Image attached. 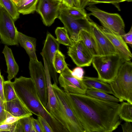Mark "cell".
Here are the masks:
<instances>
[{"label":"cell","instance_id":"obj_1","mask_svg":"<svg viewBox=\"0 0 132 132\" xmlns=\"http://www.w3.org/2000/svg\"><path fill=\"white\" fill-rule=\"evenodd\" d=\"M67 98L86 132H111L120 124L121 104L86 94L67 93Z\"/></svg>","mask_w":132,"mask_h":132},{"label":"cell","instance_id":"obj_2","mask_svg":"<svg viewBox=\"0 0 132 132\" xmlns=\"http://www.w3.org/2000/svg\"><path fill=\"white\" fill-rule=\"evenodd\" d=\"M16 95L23 104L32 114L43 117L54 132H68V130L57 120L42 104L32 80L21 76L13 82Z\"/></svg>","mask_w":132,"mask_h":132},{"label":"cell","instance_id":"obj_3","mask_svg":"<svg viewBox=\"0 0 132 132\" xmlns=\"http://www.w3.org/2000/svg\"><path fill=\"white\" fill-rule=\"evenodd\" d=\"M113 94L120 101L132 104V63L124 62L114 79L109 83Z\"/></svg>","mask_w":132,"mask_h":132},{"label":"cell","instance_id":"obj_4","mask_svg":"<svg viewBox=\"0 0 132 132\" xmlns=\"http://www.w3.org/2000/svg\"><path fill=\"white\" fill-rule=\"evenodd\" d=\"M125 61L116 54L93 56L92 64L97 73L98 78L109 84L114 79Z\"/></svg>","mask_w":132,"mask_h":132},{"label":"cell","instance_id":"obj_5","mask_svg":"<svg viewBox=\"0 0 132 132\" xmlns=\"http://www.w3.org/2000/svg\"><path fill=\"white\" fill-rule=\"evenodd\" d=\"M52 86L59 106L63 126L69 132H86L75 114L65 91L55 83L52 84Z\"/></svg>","mask_w":132,"mask_h":132},{"label":"cell","instance_id":"obj_6","mask_svg":"<svg viewBox=\"0 0 132 132\" xmlns=\"http://www.w3.org/2000/svg\"><path fill=\"white\" fill-rule=\"evenodd\" d=\"M86 9L100 22L103 27L121 36L125 33V24L121 16L118 13H109L98 9L95 5H89Z\"/></svg>","mask_w":132,"mask_h":132},{"label":"cell","instance_id":"obj_7","mask_svg":"<svg viewBox=\"0 0 132 132\" xmlns=\"http://www.w3.org/2000/svg\"><path fill=\"white\" fill-rule=\"evenodd\" d=\"M31 78L40 99L46 108L48 102L46 70L42 62L30 59L29 66Z\"/></svg>","mask_w":132,"mask_h":132},{"label":"cell","instance_id":"obj_8","mask_svg":"<svg viewBox=\"0 0 132 132\" xmlns=\"http://www.w3.org/2000/svg\"><path fill=\"white\" fill-rule=\"evenodd\" d=\"M18 31L11 16L2 6L0 13V38L7 45H18Z\"/></svg>","mask_w":132,"mask_h":132},{"label":"cell","instance_id":"obj_9","mask_svg":"<svg viewBox=\"0 0 132 132\" xmlns=\"http://www.w3.org/2000/svg\"><path fill=\"white\" fill-rule=\"evenodd\" d=\"M60 44L56 39L48 32L42 52V56L45 67L46 68L55 83L57 85L58 81L57 73L53 65V61L56 52L59 50Z\"/></svg>","mask_w":132,"mask_h":132},{"label":"cell","instance_id":"obj_10","mask_svg":"<svg viewBox=\"0 0 132 132\" xmlns=\"http://www.w3.org/2000/svg\"><path fill=\"white\" fill-rule=\"evenodd\" d=\"M58 18L63 24L70 38L73 42L79 40V34L81 30L90 31V26L88 15L86 18L76 19L60 11Z\"/></svg>","mask_w":132,"mask_h":132},{"label":"cell","instance_id":"obj_11","mask_svg":"<svg viewBox=\"0 0 132 132\" xmlns=\"http://www.w3.org/2000/svg\"><path fill=\"white\" fill-rule=\"evenodd\" d=\"M62 3L58 0H39L36 11L41 16L44 24L50 26L58 18Z\"/></svg>","mask_w":132,"mask_h":132},{"label":"cell","instance_id":"obj_12","mask_svg":"<svg viewBox=\"0 0 132 132\" xmlns=\"http://www.w3.org/2000/svg\"><path fill=\"white\" fill-rule=\"evenodd\" d=\"M67 53L77 67H88L92 63L93 56L81 40L73 42L68 47Z\"/></svg>","mask_w":132,"mask_h":132},{"label":"cell","instance_id":"obj_13","mask_svg":"<svg viewBox=\"0 0 132 132\" xmlns=\"http://www.w3.org/2000/svg\"><path fill=\"white\" fill-rule=\"evenodd\" d=\"M72 71L67 66L60 74L58 81L60 86L67 93L85 94L87 89L86 86L82 81L72 75Z\"/></svg>","mask_w":132,"mask_h":132},{"label":"cell","instance_id":"obj_14","mask_svg":"<svg viewBox=\"0 0 132 132\" xmlns=\"http://www.w3.org/2000/svg\"><path fill=\"white\" fill-rule=\"evenodd\" d=\"M90 26V32L96 42L99 55L117 54L113 46L102 31L100 26L94 22L87 14Z\"/></svg>","mask_w":132,"mask_h":132},{"label":"cell","instance_id":"obj_15","mask_svg":"<svg viewBox=\"0 0 132 132\" xmlns=\"http://www.w3.org/2000/svg\"><path fill=\"white\" fill-rule=\"evenodd\" d=\"M104 34L108 38L115 49L117 54L125 61H131L132 54L127 44L121 35L100 26Z\"/></svg>","mask_w":132,"mask_h":132},{"label":"cell","instance_id":"obj_16","mask_svg":"<svg viewBox=\"0 0 132 132\" xmlns=\"http://www.w3.org/2000/svg\"><path fill=\"white\" fill-rule=\"evenodd\" d=\"M45 69L46 75L48 97V102L46 108L55 119H57L60 114L59 106L53 89L51 77L47 69Z\"/></svg>","mask_w":132,"mask_h":132},{"label":"cell","instance_id":"obj_17","mask_svg":"<svg viewBox=\"0 0 132 132\" xmlns=\"http://www.w3.org/2000/svg\"><path fill=\"white\" fill-rule=\"evenodd\" d=\"M4 104L5 110L14 116L23 117L32 115L17 97L12 101H5Z\"/></svg>","mask_w":132,"mask_h":132},{"label":"cell","instance_id":"obj_18","mask_svg":"<svg viewBox=\"0 0 132 132\" xmlns=\"http://www.w3.org/2000/svg\"><path fill=\"white\" fill-rule=\"evenodd\" d=\"M18 43L25 50L30 59L37 60L36 52V39L27 36L18 31Z\"/></svg>","mask_w":132,"mask_h":132},{"label":"cell","instance_id":"obj_19","mask_svg":"<svg viewBox=\"0 0 132 132\" xmlns=\"http://www.w3.org/2000/svg\"><path fill=\"white\" fill-rule=\"evenodd\" d=\"M7 67L8 80H11L15 77L19 71V67L14 58L12 50L6 45L3 50Z\"/></svg>","mask_w":132,"mask_h":132},{"label":"cell","instance_id":"obj_20","mask_svg":"<svg viewBox=\"0 0 132 132\" xmlns=\"http://www.w3.org/2000/svg\"><path fill=\"white\" fill-rule=\"evenodd\" d=\"M87 89L92 88L113 94L111 86L108 83L100 80L98 78L84 76L82 80Z\"/></svg>","mask_w":132,"mask_h":132},{"label":"cell","instance_id":"obj_21","mask_svg":"<svg viewBox=\"0 0 132 132\" xmlns=\"http://www.w3.org/2000/svg\"><path fill=\"white\" fill-rule=\"evenodd\" d=\"M79 37V40L82 41L93 56L99 55L96 42L90 31L81 30L80 31Z\"/></svg>","mask_w":132,"mask_h":132},{"label":"cell","instance_id":"obj_22","mask_svg":"<svg viewBox=\"0 0 132 132\" xmlns=\"http://www.w3.org/2000/svg\"><path fill=\"white\" fill-rule=\"evenodd\" d=\"M39 0H18L14 3L18 12L23 15L34 13L36 11Z\"/></svg>","mask_w":132,"mask_h":132},{"label":"cell","instance_id":"obj_23","mask_svg":"<svg viewBox=\"0 0 132 132\" xmlns=\"http://www.w3.org/2000/svg\"><path fill=\"white\" fill-rule=\"evenodd\" d=\"M60 11L67 14L76 19L86 18L87 14L84 8H79L75 6H68L62 4Z\"/></svg>","mask_w":132,"mask_h":132},{"label":"cell","instance_id":"obj_24","mask_svg":"<svg viewBox=\"0 0 132 132\" xmlns=\"http://www.w3.org/2000/svg\"><path fill=\"white\" fill-rule=\"evenodd\" d=\"M85 94L103 100L117 103L120 102L119 100L116 97L101 90L95 89H87Z\"/></svg>","mask_w":132,"mask_h":132},{"label":"cell","instance_id":"obj_25","mask_svg":"<svg viewBox=\"0 0 132 132\" xmlns=\"http://www.w3.org/2000/svg\"><path fill=\"white\" fill-rule=\"evenodd\" d=\"M57 41L60 44L70 46L73 44V42L69 36L68 32L64 27H57L55 31Z\"/></svg>","mask_w":132,"mask_h":132},{"label":"cell","instance_id":"obj_26","mask_svg":"<svg viewBox=\"0 0 132 132\" xmlns=\"http://www.w3.org/2000/svg\"><path fill=\"white\" fill-rule=\"evenodd\" d=\"M1 5L11 16L14 21L19 18L20 13L12 0H0Z\"/></svg>","mask_w":132,"mask_h":132},{"label":"cell","instance_id":"obj_27","mask_svg":"<svg viewBox=\"0 0 132 132\" xmlns=\"http://www.w3.org/2000/svg\"><path fill=\"white\" fill-rule=\"evenodd\" d=\"M119 117L126 122H132V104L127 102L121 103Z\"/></svg>","mask_w":132,"mask_h":132},{"label":"cell","instance_id":"obj_28","mask_svg":"<svg viewBox=\"0 0 132 132\" xmlns=\"http://www.w3.org/2000/svg\"><path fill=\"white\" fill-rule=\"evenodd\" d=\"M53 65L56 72L60 74L68 66L65 61L64 55L59 50L56 52L55 54Z\"/></svg>","mask_w":132,"mask_h":132},{"label":"cell","instance_id":"obj_29","mask_svg":"<svg viewBox=\"0 0 132 132\" xmlns=\"http://www.w3.org/2000/svg\"><path fill=\"white\" fill-rule=\"evenodd\" d=\"M3 92L5 101H10L17 97L13 82H11V80H8L4 81Z\"/></svg>","mask_w":132,"mask_h":132},{"label":"cell","instance_id":"obj_30","mask_svg":"<svg viewBox=\"0 0 132 132\" xmlns=\"http://www.w3.org/2000/svg\"><path fill=\"white\" fill-rule=\"evenodd\" d=\"M19 120L22 125L24 132H36L32 124L31 116L23 117Z\"/></svg>","mask_w":132,"mask_h":132},{"label":"cell","instance_id":"obj_31","mask_svg":"<svg viewBox=\"0 0 132 132\" xmlns=\"http://www.w3.org/2000/svg\"><path fill=\"white\" fill-rule=\"evenodd\" d=\"M126 0H88L84 3V7L86 6L93 5L100 3H109L112 4H118L126 1Z\"/></svg>","mask_w":132,"mask_h":132},{"label":"cell","instance_id":"obj_32","mask_svg":"<svg viewBox=\"0 0 132 132\" xmlns=\"http://www.w3.org/2000/svg\"><path fill=\"white\" fill-rule=\"evenodd\" d=\"M37 119L41 124L44 132H54L48 123L43 117L37 116Z\"/></svg>","mask_w":132,"mask_h":132},{"label":"cell","instance_id":"obj_33","mask_svg":"<svg viewBox=\"0 0 132 132\" xmlns=\"http://www.w3.org/2000/svg\"><path fill=\"white\" fill-rule=\"evenodd\" d=\"M84 73V72L83 69L81 67H78L75 68L71 72L72 75L80 81L82 80Z\"/></svg>","mask_w":132,"mask_h":132},{"label":"cell","instance_id":"obj_34","mask_svg":"<svg viewBox=\"0 0 132 132\" xmlns=\"http://www.w3.org/2000/svg\"><path fill=\"white\" fill-rule=\"evenodd\" d=\"M11 132H24L22 125L19 119L12 124L10 130Z\"/></svg>","mask_w":132,"mask_h":132},{"label":"cell","instance_id":"obj_35","mask_svg":"<svg viewBox=\"0 0 132 132\" xmlns=\"http://www.w3.org/2000/svg\"><path fill=\"white\" fill-rule=\"evenodd\" d=\"M5 112L6 119L1 124H12L23 118L14 116L6 111Z\"/></svg>","mask_w":132,"mask_h":132},{"label":"cell","instance_id":"obj_36","mask_svg":"<svg viewBox=\"0 0 132 132\" xmlns=\"http://www.w3.org/2000/svg\"><path fill=\"white\" fill-rule=\"evenodd\" d=\"M6 118L4 102L0 97V125L5 121Z\"/></svg>","mask_w":132,"mask_h":132},{"label":"cell","instance_id":"obj_37","mask_svg":"<svg viewBox=\"0 0 132 132\" xmlns=\"http://www.w3.org/2000/svg\"><path fill=\"white\" fill-rule=\"evenodd\" d=\"M125 42L131 47L132 45V26L129 31L122 36Z\"/></svg>","mask_w":132,"mask_h":132},{"label":"cell","instance_id":"obj_38","mask_svg":"<svg viewBox=\"0 0 132 132\" xmlns=\"http://www.w3.org/2000/svg\"><path fill=\"white\" fill-rule=\"evenodd\" d=\"M32 120L33 125L36 132H44L41 124L38 119H35L32 117Z\"/></svg>","mask_w":132,"mask_h":132},{"label":"cell","instance_id":"obj_39","mask_svg":"<svg viewBox=\"0 0 132 132\" xmlns=\"http://www.w3.org/2000/svg\"><path fill=\"white\" fill-rule=\"evenodd\" d=\"M4 81V77L1 75L0 70V97L4 102L5 101L3 92V82Z\"/></svg>","mask_w":132,"mask_h":132},{"label":"cell","instance_id":"obj_40","mask_svg":"<svg viewBox=\"0 0 132 132\" xmlns=\"http://www.w3.org/2000/svg\"><path fill=\"white\" fill-rule=\"evenodd\" d=\"M132 122H126L121 125V127L123 132H132Z\"/></svg>","mask_w":132,"mask_h":132},{"label":"cell","instance_id":"obj_41","mask_svg":"<svg viewBox=\"0 0 132 132\" xmlns=\"http://www.w3.org/2000/svg\"><path fill=\"white\" fill-rule=\"evenodd\" d=\"M12 124H2L0 125V132L9 131L10 130Z\"/></svg>","mask_w":132,"mask_h":132},{"label":"cell","instance_id":"obj_42","mask_svg":"<svg viewBox=\"0 0 132 132\" xmlns=\"http://www.w3.org/2000/svg\"><path fill=\"white\" fill-rule=\"evenodd\" d=\"M62 4L65 5L70 7L74 6L73 0H61Z\"/></svg>","mask_w":132,"mask_h":132},{"label":"cell","instance_id":"obj_43","mask_svg":"<svg viewBox=\"0 0 132 132\" xmlns=\"http://www.w3.org/2000/svg\"><path fill=\"white\" fill-rule=\"evenodd\" d=\"M73 1L74 6L79 8L81 7L82 0H73Z\"/></svg>","mask_w":132,"mask_h":132},{"label":"cell","instance_id":"obj_44","mask_svg":"<svg viewBox=\"0 0 132 132\" xmlns=\"http://www.w3.org/2000/svg\"><path fill=\"white\" fill-rule=\"evenodd\" d=\"M88 0H83L82 1V3H84V2H85L87 1H88Z\"/></svg>","mask_w":132,"mask_h":132},{"label":"cell","instance_id":"obj_45","mask_svg":"<svg viewBox=\"0 0 132 132\" xmlns=\"http://www.w3.org/2000/svg\"><path fill=\"white\" fill-rule=\"evenodd\" d=\"M132 1V0H126V1L128 2H131Z\"/></svg>","mask_w":132,"mask_h":132},{"label":"cell","instance_id":"obj_46","mask_svg":"<svg viewBox=\"0 0 132 132\" xmlns=\"http://www.w3.org/2000/svg\"><path fill=\"white\" fill-rule=\"evenodd\" d=\"M2 7V6L0 4V13L1 10V8Z\"/></svg>","mask_w":132,"mask_h":132},{"label":"cell","instance_id":"obj_47","mask_svg":"<svg viewBox=\"0 0 132 132\" xmlns=\"http://www.w3.org/2000/svg\"><path fill=\"white\" fill-rule=\"evenodd\" d=\"M59 0V1H61V0Z\"/></svg>","mask_w":132,"mask_h":132},{"label":"cell","instance_id":"obj_48","mask_svg":"<svg viewBox=\"0 0 132 132\" xmlns=\"http://www.w3.org/2000/svg\"><path fill=\"white\" fill-rule=\"evenodd\" d=\"M0 4L1 5L0 2Z\"/></svg>","mask_w":132,"mask_h":132},{"label":"cell","instance_id":"obj_49","mask_svg":"<svg viewBox=\"0 0 132 132\" xmlns=\"http://www.w3.org/2000/svg\"></svg>","mask_w":132,"mask_h":132}]
</instances>
